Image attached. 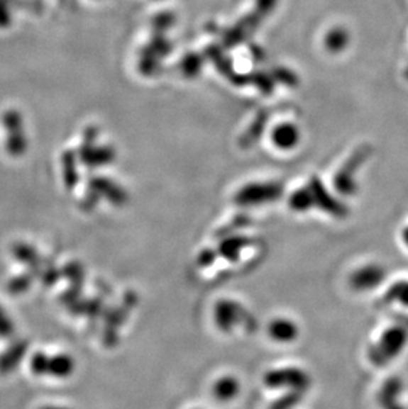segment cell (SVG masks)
Returning <instances> with one entry per match:
<instances>
[{"mask_svg": "<svg viewBox=\"0 0 408 409\" xmlns=\"http://www.w3.org/2000/svg\"><path fill=\"white\" fill-rule=\"evenodd\" d=\"M406 74H407V77H408V69H407V72H406Z\"/></svg>", "mask_w": 408, "mask_h": 409, "instance_id": "7c38bea8", "label": "cell"}, {"mask_svg": "<svg viewBox=\"0 0 408 409\" xmlns=\"http://www.w3.org/2000/svg\"><path fill=\"white\" fill-rule=\"evenodd\" d=\"M40 276L43 282H44L45 285L50 286V285H53L56 281L59 280V277H60V273H59L57 270L53 269V268L50 267V268H48V269L44 270V271L41 273Z\"/></svg>", "mask_w": 408, "mask_h": 409, "instance_id": "30bf717a", "label": "cell"}, {"mask_svg": "<svg viewBox=\"0 0 408 409\" xmlns=\"http://www.w3.org/2000/svg\"><path fill=\"white\" fill-rule=\"evenodd\" d=\"M33 279L35 277L31 274L30 271L18 276V277H13L7 284V290H9L11 296H19L21 293H26L27 290L30 289Z\"/></svg>", "mask_w": 408, "mask_h": 409, "instance_id": "5b68a950", "label": "cell"}, {"mask_svg": "<svg viewBox=\"0 0 408 409\" xmlns=\"http://www.w3.org/2000/svg\"><path fill=\"white\" fill-rule=\"evenodd\" d=\"M12 23V10L9 0H0V28H6Z\"/></svg>", "mask_w": 408, "mask_h": 409, "instance_id": "9c48e42d", "label": "cell"}, {"mask_svg": "<svg viewBox=\"0 0 408 409\" xmlns=\"http://www.w3.org/2000/svg\"><path fill=\"white\" fill-rule=\"evenodd\" d=\"M12 254L15 259L21 261V264H26L28 267V271L33 277H38L41 274L40 257L36 250L26 242H18L12 247Z\"/></svg>", "mask_w": 408, "mask_h": 409, "instance_id": "3957f363", "label": "cell"}, {"mask_svg": "<svg viewBox=\"0 0 408 409\" xmlns=\"http://www.w3.org/2000/svg\"><path fill=\"white\" fill-rule=\"evenodd\" d=\"M13 334H15V326L12 320L9 318L6 311L0 308V338L10 340Z\"/></svg>", "mask_w": 408, "mask_h": 409, "instance_id": "ba28073f", "label": "cell"}, {"mask_svg": "<svg viewBox=\"0 0 408 409\" xmlns=\"http://www.w3.org/2000/svg\"><path fill=\"white\" fill-rule=\"evenodd\" d=\"M50 358L44 352H36L31 358V371L36 375H44L48 371Z\"/></svg>", "mask_w": 408, "mask_h": 409, "instance_id": "8992f818", "label": "cell"}, {"mask_svg": "<svg viewBox=\"0 0 408 409\" xmlns=\"http://www.w3.org/2000/svg\"><path fill=\"white\" fill-rule=\"evenodd\" d=\"M28 351L27 340H15L9 349L0 355V375H7L19 366Z\"/></svg>", "mask_w": 408, "mask_h": 409, "instance_id": "7a4b0ae2", "label": "cell"}, {"mask_svg": "<svg viewBox=\"0 0 408 409\" xmlns=\"http://www.w3.org/2000/svg\"><path fill=\"white\" fill-rule=\"evenodd\" d=\"M73 360L70 359L68 355H56L50 358V363H48V371L47 374H50L52 376L56 378H65L70 376V374L73 372Z\"/></svg>", "mask_w": 408, "mask_h": 409, "instance_id": "277c9868", "label": "cell"}, {"mask_svg": "<svg viewBox=\"0 0 408 409\" xmlns=\"http://www.w3.org/2000/svg\"><path fill=\"white\" fill-rule=\"evenodd\" d=\"M1 121L7 134L6 149L12 157H21L28 147V138L21 111L16 109L7 110L3 114Z\"/></svg>", "mask_w": 408, "mask_h": 409, "instance_id": "6da1fadb", "label": "cell"}, {"mask_svg": "<svg viewBox=\"0 0 408 409\" xmlns=\"http://www.w3.org/2000/svg\"><path fill=\"white\" fill-rule=\"evenodd\" d=\"M40 409H67V408H61V407H52V405H50V407H43V408Z\"/></svg>", "mask_w": 408, "mask_h": 409, "instance_id": "8fae6325", "label": "cell"}, {"mask_svg": "<svg viewBox=\"0 0 408 409\" xmlns=\"http://www.w3.org/2000/svg\"><path fill=\"white\" fill-rule=\"evenodd\" d=\"M348 33L343 30H334L328 36V45L330 50H343L348 45Z\"/></svg>", "mask_w": 408, "mask_h": 409, "instance_id": "52a82bcc", "label": "cell"}]
</instances>
